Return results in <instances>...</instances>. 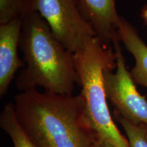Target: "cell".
I'll return each instance as SVG.
<instances>
[{"label": "cell", "mask_w": 147, "mask_h": 147, "mask_svg": "<svg viewBox=\"0 0 147 147\" xmlns=\"http://www.w3.org/2000/svg\"><path fill=\"white\" fill-rule=\"evenodd\" d=\"M120 42L117 32L112 43L116 55V71L107 69L104 73L106 97L115 106V110L127 120L147 125V100L137 90L127 69Z\"/></svg>", "instance_id": "cell-5"}, {"label": "cell", "mask_w": 147, "mask_h": 147, "mask_svg": "<svg viewBox=\"0 0 147 147\" xmlns=\"http://www.w3.org/2000/svg\"><path fill=\"white\" fill-rule=\"evenodd\" d=\"M14 106L18 122L38 147H93L100 140L80 94L27 90L14 97Z\"/></svg>", "instance_id": "cell-1"}, {"label": "cell", "mask_w": 147, "mask_h": 147, "mask_svg": "<svg viewBox=\"0 0 147 147\" xmlns=\"http://www.w3.org/2000/svg\"><path fill=\"white\" fill-rule=\"evenodd\" d=\"M34 0H0V25L23 18L33 11Z\"/></svg>", "instance_id": "cell-10"}, {"label": "cell", "mask_w": 147, "mask_h": 147, "mask_svg": "<svg viewBox=\"0 0 147 147\" xmlns=\"http://www.w3.org/2000/svg\"><path fill=\"white\" fill-rule=\"evenodd\" d=\"M23 18L0 25V97L7 93L15 74L25 66L18 56Z\"/></svg>", "instance_id": "cell-6"}, {"label": "cell", "mask_w": 147, "mask_h": 147, "mask_svg": "<svg viewBox=\"0 0 147 147\" xmlns=\"http://www.w3.org/2000/svg\"><path fill=\"white\" fill-rule=\"evenodd\" d=\"M74 59L86 115L99 138L115 147H130L114 122L104 89V71L117 66L115 51L93 37L74 54Z\"/></svg>", "instance_id": "cell-3"}, {"label": "cell", "mask_w": 147, "mask_h": 147, "mask_svg": "<svg viewBox=\"0 0 147 147\" xmlns=\"http://www.w3.org/2000/svg\"><path fill=\"white\" fill-rule=\"evenodd\" d=\"M0 127L10 137L14 147H38L18 122L13 104L9 103L3 107L0 115Z\"/></svg>", "instance_id": "cell-9"}, {"label": "cell", "mask_w": 147, "mask_h": 147, "mask_svg": "<svg viewBox=\"0 0 147 147\" xmlns=\"http://www.w3.org/2000/svg\"><path fill=\"white\" fill-rule=\"evenodd\" d=\"M117 32L121 42L135 59V65L130 71L134 82L147 89V45L136 29L123 18H120Z\"/></svg>", "instance_id": "cell-8"}, {"label": "cell", "mask_w": 147, "mask_h": 147, "mask_svg": "<svg viewBox=\"0 0 147 147\" xmlns=\"http://www.w3.org/2000/svg\"><path fill=\"white\" fill-rule=\"evenodd\" d=\"M113 116L125 131L130 147H147V125L134 124L114 110Z\"/></svg>", "instance_id": "cell-11"}, {"label": "cell", "mask_w": 147, "mask_h": 147, "mask_svg": "<svg viewBox=\"0 0 147 147\" xmlns=\"http://www.w3.org/2000/svg\"><path fill=\"white\" fill-rule=\"evenodd\" d=\"M142 16L144 21L147 23V5L144 7L142 12Z\"/></svg>", "instance_id": "cell-13"}, {"label": "cell", "mask_w": 147, "mask_h": 147, "mask_svg": "<svg viewBox=\"0 0 147 147\" xmlns=\"http://www.w3.org/2000/svg\"><path fill=\"white\" fill-rule=\"evenodd\" d=\"M33 11L40 14L55 36L73 54L95 37L78 0H34Z\"/></svg>", "instance_id": "cell-4"}, {"label": "cell", "mask_w": 147, "mask_h": 147, "mask_svg": "<svg viewBox=\"0 0 147 147\" xmlns=\"http://www.w3.org/2000/svg\"><path fill=\"white\" fill-rule=\"evenodd\" d=\"M19 47L25 67L16 79L18 90L41 87L56 94L72 95L76 84H80L74 54L37 12L32 11L23 18Z\"/></svg>", "instance_id": "cell-2"}, {"label": "cell", "mask_w": 147, "mask_h": 147, "mask_svg": "<svg viewBox=\"0 0 147 147\" xmlns=\"http://www.w3.org/2000/svg\"><path fill=\"white\" fill-rule=\"evenodd\" d=\"M93 147H115L113 145H112L110 143L104 142V141L99 140L97 142L95 143Z\"/></svg>", "instance_id": "cell-12"}, {"label": "cell", "mask_w": 147, "mask_h": 147, "mask_svg": "<svg viewBox=\"0 0 147 147\" xmlns=\"http://www.w3.org/2000/svg\"><path fill=\"white\" fill-rule=\"evenodd\" d=\"M78 2L95 37L104 47H113V40L121 18L117 12L115 0H78Z\"/></svg>", "instance_id": "cell-7"}]
</instances>
